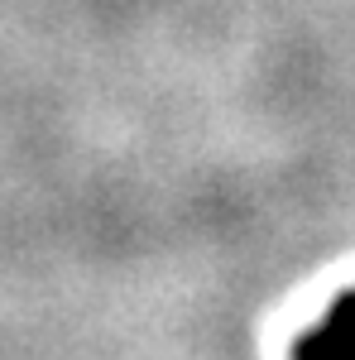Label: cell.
<instances>
[{"instance_id": "cell-1", "label": "cell", "mask_w": 355, "mask_h": 360, "mask_svg": "<svg viewBox=\"0 0 355 360\" xmlns=\"http://www.w3.org/2000/svg\"><path fill=\"white\" fill-rule=\"evenodd\" d=\"M293 360H355V346L351 341H341L336 332H327L322 322L312 327V332L298 336V346H293Z\"/></svg>"}, {"instance_id": "cell-2", "label": "cell", "mask_w": 355, "mask_h": 360, "mask_svg": "<svg viewBox=\"0 0 355 360\" xmlns=\"http://www.w3.org/2000/svg\"><path fill=\"white\" fill-rule=\"evenodd\" d=\"M322 327H327V332H336L341 341H351V346H355V288H346V293H341V298L327 307Z\"/></svg>"}]
</instances>
